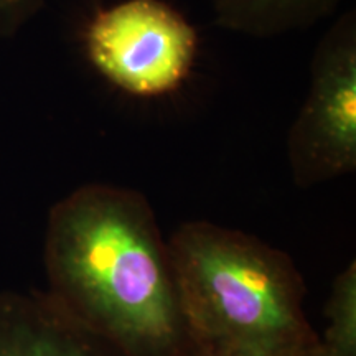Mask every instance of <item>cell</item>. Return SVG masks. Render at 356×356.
I'll return each mask as SVG.
<instances>
[{"mask_svg": "<svg viewBox=\"0 0 356 356\" xmlns=\"http://www.w3.org/2000/svg\"><path fill=\"white\" fill-rule=\"evenodd\" d=\"M293 185L312 188L356 170V12L320 38L305 99L287 134Z\"/></svg>", "mask_w": 356, "mask_h": 356, "instance_id": "obj_4", "label": "cell"}, {"mask_svg": "<svg viewBox=\"0 0 356 356\" xmlns=\"http://www.w3.org/2000/svg\"><path fill=\"white\" fill-rule=\"evenodd\" d=\"M44 6V0H0V40L15 37Z\"/></svg>", "mask_w": 356, "mask_h": 356, "instance_id": "obj_8", "label": "cell"}, {"mask_svg": "<svg viewBox=\"0 0 356 356\" xmlns=\"http://www.w3.org/2000/svg\"><path fill=\"white\" fill-rule=\"evenodd\" d=\"M88 63L111 86L157 99L188 81L200 38L188 19L165 0H118L89 17L83 30Z\"/></svg>", "mask_w": 356, "mask_h": 356, "instance_id": "obj_3", "label": "cell"}, {"mask_svg": "<svg viewBox=\"0 0 356 356\" xmlns=\"http://www.w3.org/2000/svg\"><path fill=\"white\" fill-rule=\"evenodd\" d=\"M221 29L252 38L307 30L330 17L343 0H208Z\"/></svg>", "mask_w": 356, "mask_h": 356, "instance_id": "obj_6", "label": "cell"}, {"mask_svg": "<svg viewBox=\"0 0 356 356\" xmlns=\"http://www.w3.org/2000/svg\"><path fill=\"white\" fill-rule=\"evenodd\" d=\"M47 293L124 356L193 350L175 270L149 200L109 184L78 186L50 210Z\"/></svg>", "mask_w": 356, "mask_h": 356, "instance_id": "obj_1", "label": "cell"}, {"mask_svg": "<svg viewBox=\"0 0 356 356\" xmlns=\"http://www.w3.org/2000/svg\"><path fill=\"white\" fill-rule=\"evenodd\" d=\"M167 243L193 350L322 356L304 277L287 252L210 221H186Z\"/></svg>", "mask_w": 356, "mask_h": 356, "instance_id": "obj_2", "label": "cell"}, {"mask_svg": "<svg viewBox=\"0 0 356 356\" xmlns=\"http://www.w3.org/2000/svg\"><path fill=\"white\" fill-rule=\"evenodd\" d=\"M188 356H225V355H213V353H207V351L193 350V351H190Z\"/></svg>", "mask_w": 356, "mask_h": 356, "instance_id": "obj_9", "label": "cell"}, {"mask_svg": "<svg viewBox=\"0 0 356 356\" xmlns=\"http://www.w3.org/2000/svg\"><path fill=\"white\" fill-rule=\"evenodd\" d=\"M328 328L320 337L322 356H356V262L335 275L323 310Z\"/></svg>", "mask_w": 356, "mask_h": 356, "instance_id": "obj_7", "label": "cell"}, {"mask_svg": "<svg viewBox=\"0 0 356 356\" xmlns=\"http://www.w3.org/2000/svg\"><path fill=\"white\" fill-rule=\"evenodd\" d=\"M0 356H124L48 293L0 292Z\"/></svg>", "mask_w": 356, "mask_h": 356, "instance_id": "obj_5", "label": "cell"}]
</instances>
